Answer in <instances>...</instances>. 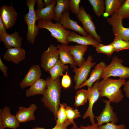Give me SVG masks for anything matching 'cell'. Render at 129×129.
Masks as SVG:
<instances>
[{"instance_id":"6da1fadb","label":"cell","mask_w":129,"mask_h":129,"mask_svg":"<svg viewBox=\"0 0 129 129\" xmlns=\"http://www.w3.org/2000/svg\"><path fill=\"white\" fill-rule=\"evenodd\" d=\"M46 80L47 84L41 100L45 107L52 112L56 121L57 112L60 103L62 87L60 77L53 80L49 76Z\"/></svg>"},{"instance_id":"7a4b0ae2","label":"cell","mask_w":129,"mask_h":129,"mask_svg":"<svg viewBox=\"0 0 129 129\" xmlns=\"http://www.w3.org/2000/svg\"><path fill=\"white\" fill-rule=\"evenodd\" d=\"M125 81V79H102L99 81L98 87L100 97H106L111 102L119 103L124 97L120 88Z\"/></svg>"},{"instance_id":"3957f363","label":"cell","mask_w":129,"mask_h":129,"mask_svg":"<svg viewBox=\"0 0 129 129\" xmlns=\"http://www.w3.org/2000/svg\"><path fill=\"white\" fill-rule=\"evenodd\" d=\"M37 26L39 29L47 30L51 33V36L61 43L68 45L69 43L67 38L69 35L70 30L65 29L60 23H53L52 21L39 20L38 21Z\"/></svg>"},{"instance_id":"277c9868","label":"cell","mask_w":129,"mask_h":129,"mask_svg":"<svg viewBox=\"0 0 129 129\" xmlns=\"http://www.w3.org/2000/svg\"><path fill=\"white\" fill-rule=\"evenodd\" d=\"M123 60L117 56L112 58L110 64L104 68L100 78L106 79L110 77H118L119 79L129 78V67L122 64Z\"/></svg>"},{"instance_id":"5b68a950","label":"cell","mask_w":129,"mask_h":129,"mask_svg":"<svg viewBox=\"0 0 129 129\" xmlns=\"http://www.w3.org/2000/svg\"><path fill=\"white\" fill-rule=\"evenodd\" d=\"M36 1V0H26V4L28 7V11L23 16L27 27V39L29 43L33 44L39 32V29L36 24L37 20L34 7Z\"/></svg>"},{"instance_id":"8992f818","label":"cell","mask_w":129,"mask_h":129,"mask_svg":"<svg viewBox=\"0 0 129 129\" xmlns=\"http://www.w3.org/2000/svg\"><path fill=\"white\" fill-rule=\"evenodd\" d=\"M93 60L92 56L89 55L80 67H76L73 69L72 71L75 74L73 80L75 83V90L79 89L80 86L87 80L91 68L96 64V62H92Z\"/></svg>"},{"instance_id":"52a82bcc","label":"cell","mask_w":129,"mask_h":129,"mask_svg":"<svg viewBox=\"0 0 129 129\" xmlns=\"http://www.w3.org/2000/svg\"><path fill=\"white\" fill-rule=\"evenodd\" d=\"M123 19L117 11L110 17L107 18L106 21L112 27L114 36H118L124 40L129 41V27L126 28L123 26Z\"/></svg>"},{"instance_id":"ba28073f","label":"cell","mask_w":129,"mask_h":129,"mask_svg":"<svg viewBox=\"0 0 129 129\" xmlns=\"http://www.w3.org/2000/svg\"><path fill=\"white\" fill-rule=\"evenodd\" d=\"M77 18L82 24L83 27L86 32L91 34L99 43L102 42L101 37L96 32V26L90 15L86 12L82 6L80 7Z\"/></svg>"},{"instance_id":"9c48e42d","label":"cell","mask_w":129,"mask_h":129,"mask_svg":"<svg viewBox=\"0 0 129 129\" xmlns=\"http://www.w3.org/2000/svg\"><path fill=\"white\" fill-rule=\"evenodd\" d=\"M59 59L58 50L57 46L51 44L47 49L42 54L41 66L45 72L48 71Z\"/></svg>"},{"instance_id":"30bf717a","label":"cell","mask_w":129,"mask_h":129,"mask_svg":"<svg viewBox=\"0 0 129 129\" xmlns=\"http://www.w3.org/2000/svg\"><path fill=\"white\" fill-rule=\"evenodd\" d=\"M99 81V80L97 81L94 83L93 86L91 87H88L87 89V99L89 102V105L83 118L85 119L89 117L92 124H95L94 118H96L92 112L93 106L100 97L99 93L98 90Z\"/></svg>"},{"instance_id":"8fae6325","label":"cell","mask_w":129,"mask_h":129,"mask_svg":"<svg viewBox=\"0 0 129 129\" xmlns=\"http://www.w3.org/2000/svg\"><path fill=\"white\" fill-rule=\"evenodd\" d=\"M103 101L105 104V107L100 114L96 117L98 126L110 122L116 124L118 119L117 113L113 111V108L111 105V102L109 100H103Z\"/></svg>"},{"instance_id":"7c38bea8","label":"cell","mask_w":129,"mask_h":129,"mask_svg":"<svg viewBox=\"0 0 129 129\" xmlns=\"http://www.w3.org/2000/svg\"><path fill=\"white\" fill-rule=\"evenodd\" d=\"M17 14L13 7L3 5L0 8V18L6 29L11 28L17 19Z\"/></svg>"},{"instance_id":"4fadbf2b","label":"cell","mask_w":129,"mask_h":129,"mask_svg":"<svg viewBox=\"0 0 129 129\" xmlns=\"http://www.w3.org/2000/svg\"><path fill=\"white\" fill-rule=\"evenodd\" d=\"M42 75L39 65L34 64L31 66L23 79L20 83L22 89L31 86L39 79Z\"/></svg>"},{"instance_id":"5bb4252c","label":"cell","mask_w":129,"mask_h":129,"mask_svg":"<svg viewBox=\"0 0 129 129\" xmlns=\"http://www.w3.org/2000/svg\"><path fill=\"white\" fill-rule=\"evenodd\" d=\"M70 15L69 11H66L64 12L61 16L60 23L66 30H71L74 32H77L82 36H87L88 34L83 27L78 24L77 22L70 18Z\"/></svg>"},{"instance_id":"9a60e30c","label":"cell","mask_w":129,"mask_h":129,"mask_svg":"<svg viewBox=\"0 0 129 129\" xmlns=\"http://www.w3.org/2000/svg\"><path fill=\"white\" fill-rule=\"evenodd\" d=\"M38 108L36 104H31L27 108L23 106L18 108V110L15 115L19 123H25L35 119L34 114Z\"/></svg>"},{"instance_id":"2e32d148","label":"cell","mask_w":129,"mask_h":129,"mask_svg":"<svg viewBox=\"0 0 129 129\" xmlns=\"http://www.w3.org/2000/svg\"><path fill=\"white\" fill-rule=\"evenodd\" d=\"M67 39L69 43L73 42L85 46L91 45L95 48L99 43L90 34H88L86 36H81L71 30Z\"/></svg>"},{"instance_id":"e0dca14e","label":"cell","mask_w":129,"mask_h":129,"mask_svg":"<svg viewBox=\"0 0 129 129\" xmlns=\"http://www.w3.org/2000/svg\"><path fill=\"white\" fill-rule=\"evenodd\" d=\"M0 116L5 128H9L12 129H17L20 126L19 123L15 115L11 113L9 108L4 107L0 110Z\"/></svg>"},{"instance_id":"ac0fdd59","label":"cell","mask_w":129,"mask_h":129,"mask_svg":"<svg viewBox=\"0 0 129 129\" xmlns=\"http://www.w3.org/2000/svg\"><path fill=\"white\" fill-rule=\"evenodd\" d=\"M26 53L25 50L21 48H12L7 49L3 58L7 61L12 62L16 64L24 59Z\"/></svg>"},{"instance_id":"d6986e66","label":"cell","mask_w":129,"mask_h":129,"mask_svg":"<svg viewBox=\"0 0 129 129\" xmlns=\"http://www.w3.org/2000/svg\"><path fill=\"white\" fill-rule=\"evenodd\" d=\"M68 45L59 44L57 46L58 50L59 59L64 64H70L71 68L76 67L77 64L73 56L70 54Z\"/></svg>"},{"instance_id":"ffe728a7","label":"cell","mask_w":129,"mask_h":129,"mask_svg":"<svg viewBox=\"0 0 129 129\" xmlns=\"http://www.w3.org/2000/svg\"><path fill=\"white\" fill-rule=\"evenodd\" d=\"M22 38L19 33L16 31L9 34L7 33L3 36L2 40L5 47L7 49L12 48H21Z\"/></svg>"},{"instance_id":"44dd1931","label":"cell","mask_w":129,"mask_h":129,"mask_svg":"<svg viewBox=\"0 0 129 129\" xmlns=\"http://www.w3.org/2000/svg\"><path fill=\"white\" fill-rule=\"evenodd\" d=\"M105 63L103 61L100 62L94 67V69L92 70L89 78L81 85L79 88L85 86L91 88L93 84L97 80H99L103 70L106 66Z\"/></svg>"},{"instance_id":"7402d4cb","label":"cell","mask_w":129,"mask_h":129,"mask_svg":"<svg viewBox=\"0 0 129 129\" xmlns=\"http://www.w3.org/2000/svg\"><path fill=\"white\" fill-rule=\"evenodd\" d=\"M70 54L76 62L77 66L80 67L85 61L84 56L87 49V46L80 44L68 46Z\"/></svg>"},{"instance_id":"603a6c76","label":"cell","mask_w":129,"mask_h":129,"mask_svg":"<svg viewBox=\"0 0 129 129\" xmlns=\"http://www.w3.org/2000/svg\"><path fill=\"white\" fill-rule=\"evenodd\" d=\"M57 3V0L51 5L42 9H35V13L37 21L43 20L52 21L54 20V8Z\"/></svg>"},{"instance_id":"cb8c5ba5","label":"cell","mask_w":129,"mask_h":129,"mask_svg":"<svg viewBox=\"0 0 129 129\" xmlns=\"http://www.w3.org/2000/svg\"><path fill=\"white\" fill-rule=\"evenodd\" d=\"M47 84L46 80L40 78L26 91L28 97L38 94H43Z\"/></svg>"},{"instance_id":"d4e9b609","label":"cell","mask_w":129,"mask_h":129,"mask_svg":"<svg viewBox=\"0 0 129 129\" xmlns=\"http://www.w3.org/2000/svg\"><path fill=\"white\" fill-rule=\"evenodd\" d=\"M69 0H57L56 5L54 8V20L60 22L62 15L66 11H69Z\"/></svg>"},{"instance_id":"484cf974","label":"cell","mask_w":129,"mask_h":129,"mask_svg":"<svg viewBox=\"0 0 129 129\" xmlns=\"http://www.w3.org/2000/svg\"><path fill=\"white\" fill-rule=\"evenodd\" d=\"M68 66L63 64L59 59L56 64L48 71L51 79L55 80L60 76H63V72L68 70Z\"/></svg>"},{"instance_id":"4316f807","label":"cell","mask_w":129,"mask_h":129,"mask_svg":"<svg viewBox=\"0 0 129 129\" xmlns=\"http://www.w3.org/2000/svg\"><path fill=\"white\" fill-rule=\"evenodd\" d=\"M124 1L121 0H105V12L107 13L109 16L112 15L118 10Z\"/></svg>"},{"instance_id":"83f0119b","label":"cell","mask_w":129,"mask_h":129,"mask_svg":"<svg viewBox=\"0 0 129 129\" xmlns=\"http://www.w3.org/2000/svg\"><path fill=\"white\" fill-rule=\"evenodd\" d=\"M92 7L93 11L98 17L103 15L105 12V7L104 0H88Z\"/></svg>"},{"instance_id":"f1b7e54d","label":"cell","mask_w":129,"mask_h":129,"mask_svg":"<svg viewBox=\"0 0 129 129\" xmlns=\"http://www.w3.org/2000/svg\"><path fill=\"white\" fill-rule=\"evenodd\" d=\"M110 44L113 46L115 52L129 49V41L124 40L117 36H115L113 42Z\"/></svg>"},{"instance_id":"f546056e","label":"cell","mask_w":129,"mask_h":129,"mask_svg":"<svg viewBox=\"0 0 129 129\" xmlns=\"http://www.w3.org/2000/svg\"><path fill=\"white\" fill-rule=\"evenodd\" d=\"M87 90L79 89L77 92L75 99L74 105L76 107L84 105L87 101Z\"/></svg>"},{"instance_id":"4dcf8cb0","label":"cell","mask_w":129,"mask_h":129,"mask_svg":"<svg viewBox=\"0 0 129 129\" xmlns=\"http://www.w3.org/2000/svg\"><path fill=\"white\" fill-rule=\"evenodd\" d=\"M97 53H103L110 57L115 52L113 46L110 44L108 45H104L99 43L95 48Z\"/></svg>"},{"instance_id":"1f68e13d","label":"cell","mask_w":129,"mask_h":129,"mask_svg":"<svg viewBox=\"0 0 129 129\" xmlns=\"http://www.w3.org/2000/svg\"><path fill=\"white\" fill-rule=\"evenodd\" d=\"M64 104L67 119L72 124L74 119L81 116L80 113L77 109H74L66 103Z\"/></svg>"},{"instance_id":"d6a6232c","label":"cell","mask_w":129,"mask_h":129,"mask_svg":"<svg viewBox=\"0 0 129 129\" xmlns=\"http://www.w3.org/2000/svg\"><path fill=\"white\" fill-rule=\"evenodd\" d=\"M68 121L66 116L64 103H60L57 112L56 124H62Z\"/></svg>"},{"instance_id":"836d02e7","label":"cell","mask_w":129,"mask_h":129,"mask_svg":"<svg viewBox=\"0 0 129 129\" xmlns=\"http://www.w3.org/2000/svg\"><path fill=\"white\" fill-rule=\"evenodd\" d=\"M117 11L123 19L129 18V0H125Z\"/></svg>"},{"instance_id":"e575fe53","label":"cell","mask_w":129,"mask_h":129,"mask_svg":"<svg viewBox=\"0 0 129 129\" xmlns=\"http://www.w3.org/2000/svg\"><path fill=\"white\" fill-rule=\"evenodd\" d=\"M80 0H70L69 3V8L73 13L77 15L80 10Z\"/></svg>"},{"instance_id":"d590c367","label":"cell","mask_w":129,"mask_h":129,"mask_svg":"<svg viewBox=\"0 0 129 129\" xmlns=\"http://www.w3.org/2000/svg\"><path fill=\"white\" fill-rule=\"evenodd\" d=\"M99 127L100 129H125L126 126L124 124L117 125L113 122L108 123L105 125Z\"/></svg>"},{"instance_id":"8d00e7d4","label":"cell","mask_w":129,"mask_h":129,"mask_svg":"<svg viewBox=\"0 0 129 129\" xmlns=\"http://www.w3.org/2000/svg\"><path fill=\"white\" fill-rule=\"evenodd\" d=\"M62 76L61 82L62 86L64 88H68L70 87L71 84L70 77L68 74L67 71Z\"/></svg>"},{"instance_id":"74e56055","label":"cell","mask_w":129,"mask_h":129,"mask_svg":"<svg viewBox=\"0 0 129 129\" xmlns=\"http://www.w3.org/2000/svg\"><path fill=\"white\" fill-rule=\"evenodd\" d=\"M6 29L1 18H0V41L1 42L4 35L7 33Z\"/></svg>"},{"instance_id":"f35d334b","label":"cell","mask_w":129,"mask_h":129,"mask_svg":"<svg viewBox=\"0 0 129 129\" xmlns=\"http://www.w3.org/2000/svg\"><path fill=\"white\" fill-rule=\"evenodd\" d=\"M8 67L5 65L2 62L0 57V70L2 71L5 77H7Z\"/></svg>"},{"instance_id":"ab89813d","label":"cell","mask_w":129,"mask_h":129,"mask_svg":"<svg viewBox=\"0 0 129 129\" xmlns=\"http://www.w3.org/2000/svg\"><path fill=\"white\" fill-rule=\"evenodd\" d=\"M71 124L69 121L62 124H56L55 126L51 129H67V127Z\"/></svg>"},{"instance_id":"60d3db41","label":"cell","mask_w":129,"mask_h":129,"mask_svg":"<svg viewBox=\"0 0 129 129\" xmlns=\"http://www.w3.org/2000/svg\"><path fill=\"white\" fill-rule=\"evenodd\" d=\"M123 90L124 91L126 96L129 98V78L127 81H125L123 85Z\"/></svg>"},{"instance_id":"b9f144b4","label":"cell","mask_w":129,"mask_h":129,"mask_svg":"<svg viewBox=\"0 0 129 129\" xmlns=\"http://www.w3.org/2000/svg\"><path fill=\"white\" fill-rule=\"evenodd\" d=\"M80 128L81 129H100L97 123L86 126L81 125Z\"/></svg>"},{"instance_id":"7bdbcfd3","label":"cell","mask_w":129,"mask_h":129,"mask_svg":"<svg viewBox=\"0 0 129 129\" xmlns=\"http://www.w3.org/2000/svg\"><path fill=\"white\" fill-rule=\"evenodd\" d=\"M36 3L37 5V9H40L45 7L42 0H36Z\"/></svg>"},{"instance_id":"ee69618b","label":"cell","mask_w":129,"mask_h":129,"mask_svg":"<svg viewBox=\"0 0 129 129\" xmlns=\"http://www.w3.org/2000/svg\"><path fill=\"white\" fill-rule=\"evenodd\" d=\"M55 0H44V4L45 7L50 5L52 4Z\"/></svg>"},{"instance_id":"f6af8a7d","label":"cell","mask_w":129,"mask_h":129,"mask_svg":"<svg viewBox=\"0 0 129 129\" xmlns=\"http://www.w3.org/2000/svg\"><path fill=\"white\" fill-rule=\"evenodd\" d=\"M73 127H72L70 129H81L76 124L75 122L74 121H73L72 122Z\"/></svg>"},{"instance_id":"bcb514c9","label":"cell","mask_w":129,"mask_h":129,"mask_svg":"<svg viewBox=\"0 0 129 129\" xmlns=\"http://www.w3.org/2000/svg\"><path fill=\"white\" fill-rule=\"evenodd\" d=\"M1 116H0V129H5Z\"/></svg>"},{"instance_id":"7dc6e473","label":"cell","mask_w":129,"mask_h":129,"mask_svg":"<svg viewBox=\"0 0 129 129\" xmlns=\"http://www.w3.org/2000/svg\"><path fill=\"white\" fill-rule=\"evenodd\" d=\"M31 129H45L43 128L36 127H35Z\"/></svg>"},{"instance_id":"c3c4849f","label":"cell","mask_w":129,"mask_h":129,"mask_svg":"<svg viewBox=\"0 0 129 129\" xmlns=\"http://www.w3.org/2000/svg\"><path fill=\"white\" fill-rule=\"evenodd\" d=\"M103 16L105 17H107L109 16L108 14L107 13L105 12L103 15Z\"/></svg>"}]
</instances>
